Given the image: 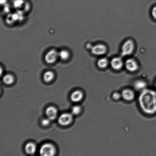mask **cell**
Masks as SVG:
<instances>
[{
	"mask_svg": "<svg viewBox=\"0 0 156 156\" xmlns=\"http://www.w3.org/2000/svg\"><path fill=\"white\" fill-rule=\"evenodd\" d=\"M139 103L141 109L146 114L153 115L156 113V92L146 89L140 93Z\"/></svg>",
	"mask_w": 156,
	"mask_h": 156,
	"instance_id": "obj_1",
	"label": "cell"
},
{
	"mask_svg": "<svg viewBox=\"0 0 156 156\" xmlns=\"http://www.w3.org/2000/svg\"><path fill=\"white\" fill-rule=\"evenodd\" d=\"M39 153L42 156H54L56 153L55 147L51 143H45L41 147Z\"/></svg>",
	"mask_w": 156,
	"mask_h": 156,
	"instance_id": "obj_2",
	"label": "cell"
},
{
	"mask_svg": "<svg viewBox=\"0 0 156 156\" xmlns=\"http://www.w3.org/2000/svg\"><path fill=\"white\" fill-rule=\"evenodd\" d=\"M134 45L133 42L131 40H128L125 42L122 45V55L123 56H129L134 51Z\"/></svg>",
	"mask_w": 156,
	"mask_h": 156,
	"instance_id": "obj_3",
	"label": "cell"
},
{
	"mask_svg": "<svg viewBox=\"0 0 156 156\" xmlns=\"http://www.w3.org/2000/svg\"><path fill=\"white\" fill-rule=\"evenodd\" d=\"M58 58V52L55 49H52L47 52L44 58L47 63L52 64L57 61Z\"/></svg>",
	"mask_w": 156,
	"mask_h": 156,
	"instance_id": "obj_4",
	"label": "cell"
},
{
	"mask_svg": "<svg viewBox=\"0 0 156 156\" xmlns=\"http://www.w3.org/2000/svg\"><path fill=\"white\" fill-rule=\"evenodd\" d=\"M73 114L69 113H64L59 116L58 122L62 126H65L69 125L72 121Z\"/></svg>",
	"mask_w": 156,
	"mask_h": 156,
	"instance_id": "obj_5",
	"label": "cell"
},
{
	"mask_svg": "<svg viewBox=\"0 0 156 156\" xmlns=\"http://www.w3.org/2000/svg\"><path fill=\"white\" fill-rule=\"evenodd\" d=\"M107 49L105 45L98 44L91 47V51L93 54L97 56L102 55L106 53Z\"/></svg>",
	"mask_w": 156,
	"mask_h": 156,
	"instance_id": "obj_6",
	"label": "cell"
},
{
	"mask_svg": "<svg viewBox=\"0 0 156 156\" xmlns=\"http://www.w3.org/2000/svg\"><path fill=\"white\" fill-rule=\"evenodd\" d=\"M125 66L126 69L131 72H134L138 69V64L133 59H127L125 62Z\"/></svg>",
	"mask_w": 156,
	"mask_h": 156,
	"instance_id": "obj_7",
	"label": "cell"
},
{
	"mask_svg": "<svg viewBox=\"0 0 156 156\" xmlns=\"http://www.w3.org/2000/svg\"><path fill=\"white\" fill-rule=\"evenodd\" d=\"M111 65L113 69L119 71L121 69L123 66V60L120 57L114 58L111 61Z\"/></svg>",
	"mask_w": 156,
	"mask_h": 156,
	"instance_id": "obj_8",
	"label": "cell"
},
{
	"mask_svg": "<svg viewBox=\"0 0 156 156\" xmlns=\"http://www.w3.org/2000/svg\"><path fill=\"white\" fill-rule=\"evenodd\" d=\"M122 96L125 100L130 101L134 99L135 94L132 90L129 89H126L122 91Z\"/></svg>",
	"mask_w": 156,
	"mask_h": 156,
	"instance_id": "obj_9",
	"label": "cell"
},
{
	"mask_svg": "<svg viewBox=\"0 0 156 156\" xmlns=\"http://www.w3.org/2000/svg\"><path fill=\"white\" fill-rule=\"evenodd\" d=\"M45 113L47 118L50 120H53L57 117L58 111L55 107L50 106L47 108Z\"/></svg>",
	"mask_w": 156,
	"mask_h": 156,
	"instance_id": "obj_10",
	"label": "cell"
},
{
	"mask_svg": "<svg viewBox=\"0 0 156 156\" xmlns=\"http://www.w3.org/2000/svg\"><path fill=\"white\" fill-rule=\"evenodd\" d=\"M83 96V95L82 91L79 90H77L72 93L71 99L73 102H79L82 100Z\"/></svg>",
	"mask_w": 156,
	"mask_h": 156,
	"instance_id": "obj_11",
	"label": "cell"
},
{
	"mask_svg": "<svg viewBox=\"0 0 156 156\" xmlns=\"http://www.w3.org/2000/svg\"><path fill=\"white\" fill-rule=\"evenodd\" d=\"M147 84L146 82L143 80L136 81L134 83V87L137 91H143L146 89Z\"/></svg>",
	"mask_w": 156,
	"mask_h": 156,
	"instance_id": "obj_12",
	"label": "cell"
},
{
	"mask_svg": "<svg viewBox=\"0 0 156 156\" xmlns=\"http://www.w3.org/2000/svg\"><path fill=\"white\" fill-rule=\"evenodd\" d=\"M37 147L36 145L33 143H29L26 144L25 150L27 153L32 155L36 153Z\"/></svg>",
	"mask_w": 156,
	"mask_h": 156,
	"instance_id": "obj_13",
	"label": "cell"
},
{
	"mask_svg": "<svg viewBox=\"0 0 156 156\" xmlns=\"http://www.w3.org/2000/svg\"><path fill=\"white\" fill-rule=\"evenodd\" d=\"M70 56L69 51L67 50H62L59 52V57L63 61L68 60Z\"/></svg>",
	"mask_w": 156,
	"mask_h": 156,
	"instance_id": "obj_14",
	"label": "cell"
},
{
	"mask_svg": "<svg viewBox=\"0 0 156 156\" xmlns=\"http://www.w3.org/2000/svg\"><path fill=\"white\" fill-rule=\"evenodd\" d=\"M54 77V73L50 71L46 72L43 76V79L45 82H50Z\"/></svg>",
	"mask_w": 156,
	"mask_h": 156,
	"instance_id": "obj_15",
	"label": "cell"
},
{
	"mask_svg": "<svg viewBox=\"0 0 156 156\" xmlns=\"http://www.w3.org/2000/svg\"><path fill=\"white\" fill-rule=\"evenodd\" d=\"M108 65V61L107 58H101L98 61V66L101 69L106 68Z\"/></svg>",
	"mask_w": 156,
	"mask_h": 156,
	"instance_id": "obj_16",
	"label": "cell"
},
{
	"mask_svg": "<svg viewBox=\"0 0 156 156\" xmlns=\"http://www.w3.org/2000/svg\"><path fill=\"white\" fill-rule=\"evenodd\" d=\"M3 81L7 85H10L13 82L14 77L11 74H8L3 77Z\"/></svg>",
	"mask_w": 156,
	"mask_h": 156,
	"instance_id": "obj_17",
	"label": "cell"
},
{
	"mask_svg": "<svg viewBox=\"0 0 156 156\" xmlns=\"http://www.w3.org/2000/svg\"><path fill=\"white\" fill-rule=\"evenodd\" d=\"M81 111V107L79 105H75L72 108L71 114L73 115H77L80 113Z\"/></svg>",
	"mask_w": 156,
	"mask_h": 156,
	"instance_id": "obj_18",
	"label": "cell"
},
{
	"mask_svg": "<svg viewBox=\"0 0 156 156\" xmlns=\"http://www.w3.org/2000/svg\"><path fill=\"white\" fill-rule=\"evenodd\" d=\"M51 120L50 119H49L48 118L46 119H43L42 120V124L44 126H48V125H49Z\"/></svg>",
	"mask_w": 156,
	"mask_h": 156,
	"instance_id": "obj_19",
	"label": "cell"
},
{
	"mask_svg": "<svg viewBox=\"0 0 156 156\" xmlns=\"http://www.w3.org/2000/svg\"><path fill=\"white\" fill-rule=\"evenodd\" d=\"M121 97H122V94L118 92L114 93L112 94L113 98L115 100H119Z\"/></svg>",
	"mask_w": 156,
	"mask_h": 156,
	"instance_id": "obj_20",
	"label": "cell"
},
{
	"mask_svg": "<svg viewBox=\"0 0 156 156\" xmlns=\"http://www.w3.org/2000/svg\"><path fill=\"white\" fill-rule=\"evenodd\" d=\"M152 15L153 17L156 20V6L153 8L152 10Z\"/></svg>",
	"mask_w": 156,
	"mask_h": 156,
	"instance_id": "obj_21",
	"label": "cell"
},
{
	"mask_svg": "<svg viewBox=\"0 0 156 156\" xmlns=\"http://www.w3.org/2000/svg\"><path fill=\"white\" fill-rule=\"evenodd\" d=\"M7 1V0H1V4H5Z\"/></svg>",
	"mask_w": 156,
	"mask_h": 156,
	"instance_id": "obj_22",
	"label": "cell"
},
{
	"mask_svg": "<svg viewBox=\"0 0 156 156\" xmlns=\"http://www.w3.org/2000/svg\"><path fill=\"white\" fill-rule=\"evenodd\" d=\"M155 88H156V81L155 83Z\"/></svg>",
	"mask_w": 156,
	"mask_h": 156,
	"instance_id": "obj_23",
	"label": "cell"
}]
</instances>
